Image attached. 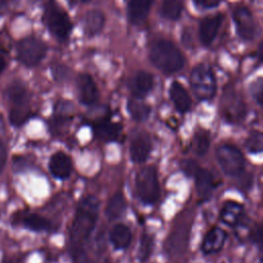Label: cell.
<instances>
[{"label":"cell","mask_w":263,"mask_h":263,"mask_svg":"<svg viewBox=\"0 0 263 263\" xmlns=\"http://www.w3.org/2000/svg\"><path fill=\"white\" fill-rule=\"evenodd\" d=\"M151 151V141L147 134L140 133L134 137L130 143L129 152L130 158L134 162H144Z\"/></svg>","instance_id":"11"},{"label":"cell","mask_w":263,"mask_h":263,"mask_svg":"<svg viewBox=\"0 0 263 263\" xmlns=\"http://www.w3.org/2000/svg\"><path fill=\"white\" fill-rule=\"evenodd\" d=\"M46 51V45L36 37H26L16 44L17 59L28 67L38 65L44 59Z\"/></svg>","instance_id":"6"},{"label":"cell","mask_w":263,"mask_h":263,"mask_svg":"<svg viewBox=\"0 0 263 263\" xmlns=\"http://www.w3.org/2000/svg\"><path fill=\"white\" fill-rule=\"evenodd\" d=\"M151 4L152 0H130L127 8L129 21L135 25L142 24L149 13Z\"/></svg>","instance_id":"21"},{"label":"cell","mask_w":263,"mask_h":263,"mask_svg":"<svg viewBox=\"0 0 263 263\" xmlns=\"http://www.w3.org/2000/svg\"><path fill=\"white\" fill-rule=\"evenodd\" d=\"M246 104L234 89L225 90L221 99V115L229 123H239L246 116Z\"/></svg>","instance_id":"8"},{"label":"cell","mask_w":263,"mask_h":263,"mask_svg":"<svg viewBox=\"0 0 263 263\" xmlns=\"http://www.w3.org/2000/svg\"><path fill=\"white\" fill-rule=\"evenodd\" d=\"M6 97L12 105V109H30L29 93L22 83H11L6 89Z\"/></svg>","instance_id":"18"},{"label":"cell","mask_w":263,"mask_h":263,"mask_svg":"<svg viewBox=\"0 0 263 263\" xmlns=\"http://www.w3.org/2000/svg\"><path fill=\"white\" fill-rule=\"evenodd\" d=\"M251 92L255 101L263 108V78H259L252 83Z\"/></svg>","instance_id":"31"},{"label":"cell","mask_w":263,"mask_h":263,"mask_svg":"<svg viewBox=\"0 0 263 263\" xmlns=\"http://www.w3.org/2000/svg\"><path fill=\"white\" fill-rule=\"evenodd\" d=\"M258 57L261 62H263V41L260 43L259 48H258Z\"/></svg>","instance_id":"36"},{"label":"cell","mask_w":263,"mask_h":263,"mask_svg":"<svg viewBox=\"0 0 263 263\" xmlns=\"http://www.w3.org/2000/svg\"><path fill=\"white\" fill-rule=\"evenodd\" d=\"M222 15H215L211 17L204 18L199 26V39L202 44L210 45L215 37L217 36V33L219 31V28L222 23Z\"/></svg>","instance_id":"17"},{"label":"cell","mask_w":263,"mask_h":263,"mask_svg":"<svg viewBox=\"0 0 263 263\" xmlns=\"http://www.w3.org/2000/svg\"><path fill=\"white\" fill-rule=\"evenodd\" d=\"M182 9V0H163L160 7V13L163 17L174 21L180 17Z\"/></svg>","instance_id":"26"},{"label":"cell","mask_w":263,"mask_h":263,"mask_svg":"<svg viewBox=\"0 0 263 263\" xmlns=\"http://www.w3.org/2000/svg\"><path fill=\"white\" fill-rule=\"evenodd\" d=\"M237 34L245 40H251L256 35V23L248 8H237L233 12Z\"/></svg>","instance_id":"9"},{"label":"cell","mask_w":263,"mask_h":263,"mask_svg":"<svg viewBox=\"0 0 263 263\" xmlns=\"http://www.w3.org/2000/svg\"><path fill=\"white\" fill-rule=\"evenodd\" d=\"M193 177L195 178V187L198 197L202 199L210 197L216 187L214 175L211 172L199 167Z\"/></svg>","instance_id":"15"},{"label":"cell","mask_w":263,"mask_h":263,"mask_svg":"<svg viewBox=\"0 0 263 263\" xmlns=\"http://www.w3.org/2000/svg\"><path fill=\"white\" fill-rule=\"evenodd\" d=\"M136 190L143 203L153 204L160 196L157 172L153 166L142 168L136 177Z\"/></svg>","instance_id":"3"},{"label":"cell","mask_w":263,"mask_h":263,"mask_svg":"<svg viewBox=\"0 0 263 263\" xmlns=\"http://www.w3.org/2000/svg\"><path fill=\"white\" fill-rule=\"evenodd\" d=\"M13 1H15V0H0V4H2V5H7V4L12 3Z\"/></svg>","instance_id":"38"},{"label":"cell","mask_w":263,"mask_h":263,"mask_svg":"<svg viewBox=\"0 0 263 263\" xmlns=\"http://www.w3.org/2000/svg\"><path fill=\"white\" fill-rule=\"evenodd\" d=\"M153 76L145 71L138 72L130 85L132 93L137 99H143L146 97L153 87Z\"/></svg>","instance_id":"19"},{"label":"cell","mask_w":263,"mask_h":263,"mask_svg":"<svg viewBox=\"0 0 263 263\" xmlns=\"http://www.w3.org/2000/svg\"><path fill=\"white\" fill-rule=\"evenodd\" d=\"M190 85L195 97L200 101H209L216 93V79L213 71L205 65L196 66L190 74Z\"/></svg>","instance_id":"4"},{"label":"cell","mask_w":263,"mask_h":263,"mask_svg":"<svg viewBox=\"0 0 263 263\" xmlns=\"http://www.w3.org/2000/svg\"><path fill=\"white\" fill-rule=\"evenodd\" d=\"M78 91L79 99L84 105H92L99 98V91L97 85L89 74H81L78 77Z\"/></svg>","instance_id":"13"},{"label":"cell","mask_w":263,"mask_h":263,"mask_svg":"<svg viewBox=\"0 0 263 263\" xmlns=\"http://www.w3.org/2000/svg\"><path fill=\"white\" fill-rule=\"evenodd\" d=\"M68 2H69V4H71V5H74V4L77 2V0H68Z\"/></svg>","instance_id":"41"},{"label":"cell","mask_w":263,"mask_h":263,"mask_svg":"<svg viewBox=\"0 0 263 263\" xmlns=\"http://www.w3.org/2000/svg\"><path fill=\"white\" fill-rule=\"evenodd\" d=\"M152 250H153V237L147 233H144L142 235V239L139 248V259L141 261H146L151 255Z\"/></svg>","instance_id":"30"},{"label":"cell","mask_w":263,"mask_h":263,"mask_svg":"<svg viewBox=\"0 0 263 263\" xmlns=\"http://www.w3.org/2000/svg\"><path fill=\"white\" fill-rule=\"evenodd\" d=\"M181 167L182 170L189 176H194V174L196 173V171L199 168L198 164L196 162H194L193 160H184L182 163H181Z\"/></svg>","instance_id":"33"},{"label":"cell","mask_w":263,"mask_h":263,"mask_svg":"<svg viewBox=\"0 0 263 263\" xmlns=\"http://www.w3.org/2000/svg\"><path fill=\"white\" fill-rule=\"evenodd\" d=\"M245 216V208L241 203L227 200L220 210V220L227 226L234 227L238 225Z\"/></svg>","instance_id":"12"},{"label":"cell","mask_w":263,"mask_h":263,"mask_svg":"<svg viewBox=\"0 0 263 263\" xmlns=\"http://www.w3.org/2000/svg\"><path fill=\"white\" fill-rule=\"evenodd\" d=\"M7 158V152L3 141L0 139V173L3 171Z\"/></svg>","instance_id":"35"},{"label":"cell","mask_w":263,"mask_h":263,"mask_svg":"<svg viewBox=\"0 0 263 263\" xmlns=\"http://www.w3.org/2000/svg\"><path fill=\"white\" fill-rule=\"evenodd\" d=\"M99 215V199L87 195L78 204L71 229L70 248L73 253H79L95 229Z\"/></svg>","instance_id":"1"},{"label":"cell","mask_w":263,"mask_h":263,"mask_svg":"<svg viewBox=\"0 0 263 263\" xmlns=\"http://www.w3.org/2000/svg\"><path fill=\"white\" fill-rule=\"evenodd\" d=\"M193 3L201 8H213L217 6L221 0H192Z\"/></svg>","instance_id":"34"},{"label":"cell","mask_w":263,"mask_h":263,"mask_svg":"<svg viewBox=\"0 0 263 263\" xmlns=\"http://www.w3.org/2000/svg\"><path fill=\"white\" fill-rule=\"evenodd\" d=\"M93 130L97 138L103 141H114L120 134L121 124L109 120H103L93 125Z\"/></svg>","instance_id":"22"},{"label":"cell","mask_w":263,"mask_h":263,"mask_svg":"<svg viewBox=\"0 0 263 263\" xmlns=\"http://www.w3.org/2000/svg\"><path fill=\"white\" fill-rule=\"evenodd\" d=\"M4 67H5V61H4L3 57H2V54L0 53V73L3 71Z\"/></svg>","instance_id":"37"},{"label":"cell","mask_w":263,"mask_h":263,"mask_svg":"<svg viewBox=\"0 0 263 263\" xmlns=\"http://www.w3.org/2000/svg\"><path fill=\"white\" fill-rule=\"evenodd\" d=\"M250 240L257 246H263V221L258 223L250 232Z\"/></svg>","instance_id":"32"},{"label":"cell","mask_w":263,"mask_h":263,"mask_svg":"<svg viewBox=\"0 0 263 263\" xmlns=\"http://www.w3.org/2000/svg\"><path fill=\"white\" fill-rule=\"evenodd\" d=\"M150 61L159 70L171 74L182 69L184 58L175 44L167 40L155 42L150 49Z\"/></svg>","instance_id":"2"},{"label":"cell","mask_w":263,"mask_h":263,"mask_svg":"<svg viewBox=\"0 0 263 263\" xmlns=\"http://www.w3.org/2000/svg\"><path fill=\"white\" fill-rule=\"evenodd\" d=\"M105 16L97 9L87 11L82 18V29L86 36L92 37L98 35L104 28Z\"/></svg>","instance_id":"16"},{"label":"cell","mask_w":263,"mask_h":263,"mask_svg":"<svg viewBox=\"0 0 263 263\" xmlns=\"http://www.w3.org/2000/svg\"><path fill=\"white\" fill-rule=\"evenodd\" d=\"M91 0H82V2H84V3H86V2H90Z\"/></svg>","instance_id":"43"},{"label":"cell","mask_w":263,"mask_h":263,"mask_svg":"<svg viewBox=\"0 0 263 263\" xmlns=\"http://www.w3.org/2000/svg\"><path fill=\"white\" fill-rule=\"evenodd\" d=\"M210 144H211L210 134L205 130H199L193 137V141H192L193 152L197 156H202L208 152L210 148Z\"/></svg>","instance_id":"27"},{"label":"cell","mask_w":263,"mask_h":263,"mask_svg":"<svg viewBox=\"0 0 263 263\" xmlns=\"http://www.w3.org/2000/svg\"><path fill=\"white\" fill-rule=\"evenodd\" d=\"M170 98L176 109L180 113H185L190 109L191 100L186 89L179 82L174 81L170 87Z\"/></svg>","instance_id":"20"},{"label":"cell","mask_w":263,"mask_h":263,"mask_svg":"<svg viewBox=\"0 0 263 263\" xmlns=\"http://www.w3.org/2000/svg\"><path fill=\"white\" fill-rule=\"evenodd\" d=\"M4 127V123H3V119H2V116L0 115V129H2Z\"/></svg>","instance_id":"40"},{"label":"cell","mask_w":263,"mask_h":263,"mask_svg":"<svg viewBox=\"0 0 263 263\" xmlns=\"http://www.w3.org/2000/svg\"><path fill=\"white\" fill-rule=\"evenodd\" d=\"M4 263H21L20 260H16V259H9L7 261H5Z\"/></svg>","instance_id":"39"},{"label":"cell","mask_w":263,"mask_h":263,"mask_svg":"<svg viewBox=\"0 0 263 263\" xmlns=\"http://www.w3.org/2000/svg\"><path fill=\"white\" fill-rule=\"evenodd\" d=\"M125 208L126 202L123 194L121 192H117L109 199L106 206V215L110 220L117 219L123 214Z\"/></svg>","instance_id":"24"},{"label":"cell","mask_w":263,"mask_h":263,"mask_svg":"<svg viewBox=\"0 0 263 263\" xmlns=\"http://www.w3.org/2000/svg\"><path fill=\"white\" fill-rule=\"evenodd\" d=\"M49 171L52 176L58 179H67L72 172V161L70 157L62 151L54 153L49 160Z\"/></svg>","instance_id":"14"},{"label":"cell","mask_w":263,"mask_h":263,"mask_svg":"<svg viewBox=\"0 0 263 263\" xmlns=\"http://www.w3.org/2000/svg\"><path fill=\"white\" fill-rule=\"evenodd\" d=\"M259 263H263V254H262V256L259 259Z\"/></svg>","instance_id":"42"},{"label":"cell","mask_w":263,"mask_h":263,"mask_svg":"<svg viewBox=\"0 0 263 263\" xmlns=\"http://www.w3.org/2000/svg\"><path fill=\"white\" fill-rule=\"evenodd\" d=\"M226 232L220 227H213L204 235L201 242V251L205 255L218 253L224 246L226 240Z\"/></svg>","instance_id":"10"},{"label":"cell","mask_w":263,"mask_h":263,"mask_svg":"<svg viewBox=\"0 0 263 263\" xmlns=\"http://www.w3.org/2000/svg\"><path fill=\"white\" fill-rule=\"evenodd\" d=\"M110 240L116 249H126L132 241L129 228L124 224H116L110 231Z\"/></svg>","instance_id":"23"},{"label":"cell","mask_w":263,"mask_h":263,"mask_svg":"<svg viewBox=\"0 0 263 263\" xmlns=\"http://www.w3.org/2000/svg\"><path fill=\"white\" fill-rule=\"evenodd\" d=\"M216 158L221 170L230 177L238 176L246 165L243 154L235 146L229 144L220 145L216 150Z\"/></svg>","instance_id":"5"},{"label":"cell","mask_w":263,"mask_h":263,"mask_svg":"<svg viewBox=\"0 0 263 263\" xmlns=\"http://www.w3.org/2000/svg\"><path fill=\"white\" fill-rule=\"evenodd\" d=\"M44 23L50 33L59 39H66L71 31L72 25L67 13L55 3H49L44 11Z\"/></svg>","instance_id":"7"},{"label":"cell","mask_w":263,"mask_h":263,"mask_svg":"<svg viewBox=\"0 0 263 263\" xmlns=\"http://www.w3.org/2000/svg\"><path fill=\"white\" fill-rule=\"evenodd\" d=\"M127 110L132 117L137 121H144L148 118L150 114V107L145 103L138 102L136 100H130L127 103Z\"/></svg>","instance_id":"28"},{"label":"cell","mask_w":263,"mask_h":263,"mask_svg":"<svg viewBox=\"0 0 263 263\" xmlns=\"http://www.w3.org/2000/svg\"><path fill=\"white\" fill-rule=\"evenodd\" d=\"M22 223L29 229L34 231L48 230L51 228V223L38 214H27L23 217Z\"/></svg>","instance_id":"25"},{"label":"cell","mask_w":263,"mask_h":263,"mask_svg":"<svg viewBox=\"0 0 263 263\" xmlns=\"http://www.w3.org/2000/svg\"><path fill=\"white\" fill-rule=\"evenodd\" d=\"M245 147L250 153L263 152V133L259 130L251 132L246 140Z\"/></svg>","instance_id":"29"}]
</instances>
